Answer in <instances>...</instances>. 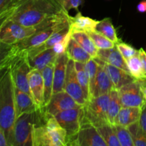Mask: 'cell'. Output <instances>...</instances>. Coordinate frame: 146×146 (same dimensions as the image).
Returning <instances> with one entry per match:
<instances>
[{"label": "cell", "instance_id": "cell-1", "mask_svg": "<svg viewBox=\"0 0 146 146\" xmlns=\"http://www.w3.org/2000/svg\"><path fill=\"white\" fill-rule=\"evenodd\" d=\"M9 62L0 68V127L4 131L8 146H13V128L17 113L15 86Z\"/></svg>", "mask_w": 146, "mask_h": 146}, {"label": "cell", "instance_id": "cell-2", "mask_svg": "<svg viewBox=\"0 0 146 146\" xmlns=\"http://www.w3.org/2000/svg\"><path fill=\"white\" fill-rule=\"evenodd\" d=\"M56 0H18L10 19L35 27L63 11Z\"/></svg>", "mask_w": 146, "mask_h": 146}, {"label": "cell", "instance_id": "cell-3", "mask_svg": "<svg viewBox=\"0 0 146 146\" xmlns=\"http://www.w3.org/2000/svg\"><path fill=\"white\" fill-rule=\"evenodd\" d=\"M41 108L17 117L13 128V146H32V130Z\"/></svg>", "mask_w": 146, "mask_h": 146}, {"label": "cell", "instance_id": "cell-4", "mask_svg": "<svg viewBox=\"0 0 146 146\" xmlns=\"http://www.w3.org/2000/svg\"><path fill=\"white\" fill-rule=\"evenodd\" d=\"M10 68L14 86L17 88L31 95L28 76L31 70L27 50L18 49L10 60Z\"/></svg>", "mask_w": 146, "mask_h": 146}, {"label": "cell", "instance_id": "cell-5", "mask_svg": "<svg viewBox=\"0 0 146 146\" xmlns=\"http://www.w3.org/2000/svg\"><path fill=\"white\" fill-rule=\"evenodd\" d=\"M109 94L92 97L84 106V122L96 127L110 123L108 118Z\"/></svg>", "mask_w": 146, "mask_h": 146}, {"label": "cell", "instance_id": "cell-6", "mask_svg": "<svg viewBox=\"0 0 146 146\" xmlns=\"http://www.w3.org/2000/svg\"><path fill=\"white\" fill-rule=\"evenodd\" d=\"M66 145L107 146L94 125L84 122L76 135L66 140Z\"/></svg>", "mask_w": 146, "mask_h": 146}, {"label": "cell", "instance_id": "cell-7", "mask_svg": "<svg viewBox=\"0 0 146 146\" xmlns=\"http://www.w3.org/2000/svg\"><path fill=\"white\" fill-rule=\"evenodd\" d=\"M54 117L66 131L67 140L76 135L84 123V106L60 112L54 115Z\"/></svg>", "mask_w": 146, "mask_h": 146}, {"label": "cell", "instance_id": "cell-8", "mask_svg": "<svg viewBox=\"0 0 146 146\" xmlns=\"http://www.w3.org/2000/svg\"><path fill=\"white\" fill-rule=\"evenodd\" d=\"M142 79H136L118 90L122 107L142 108L146 101L142 91Z\"/></svg>", "mask_w": 146, "mask_h": 146}, {"label": "cell", "instance_id": "cell-9", "mask_svg": "<svg viewBox=\"0 0 146 146\" xmlns=\"http://www.w3.org/2000/svg\"><path fill=\"white\" fill-rule=\"evenodd\" d=\"M36 31V27H26L9 19L0 31V41L7 44H16L32 35Z\"/></svg>", "mask_w": 146, "mask_h": 146}, {"label": "cell", "instance_id": "cell-10", "mask_svg": "<svg viewBox=\"0 0 146 146\" xmlns=\"http://www.w3.org/2000/svg\"><path fill=\"white\" fill-rule=\"evenodd\" d=\"M64 90L68 93L79 105L84 106L86 104L87 100L77 78L75 62L71 59L68 60L67 64Z\"/></svg>", "mask_w": 146, "mask_h": 146}, {"label": "cell", "instance_id": "cell-11", "mask_svg": "<svg viewBox=\"0 0 146 146\" xmlns=\"http://www.w3.org/2000/svg\"><path fill=\"white\" fill-rule=\"evenodd\" d=\"M82 106L79 105L68 93L64 90L53 94L51 100L43 109L46 113L55 115L57 113L71 108H78Z\"/></svg>", "mask_w": 146, "mask_h": 146}, {"label": "cell", "instance_id": "cell-12", "mask_svg": "<svg viewBox=\"0 0 146 146\" xmlns=\"http://www.w3.org/2000/svg\"><path fill=\"white\" fill-rule=\"evenodd\" d=\"M94 59L105 68L106 73L111 79L114 89H120L123 86L136 80L134 77L132 76L131 74L126 72L121 68L104 62L98 58H95Z\"/></svg>", "mask_w": 146, "mask_h": 146}, {"label": "cell", "instance_id": "cell-13", "mask_svg": "<svg viewBox=\"0 0 146 146\" xmlns=\"http://www.w3.org/2000/svg\"><path fill=\"white\" fill-rule=\"evenodd\" d=\"M68 60L69 58L66 52L57 56L54 63L53 94L64 90Z\"/></svg>", "mask_w": 146, "mask_h": 146}, {"label": "cell", "instance_id": "cell-14", "mask_svg": "<svg viewBox=\"0 0 146 146\" xmlns=\"http://www.w3.org/2000/svg\"><path fill=\"white\" fill-rule=\"evenodd\" d=\"M29 86L31 97L39 108H42L44 101V81L41 71L31 69L28 76Z\"/></svg>", "mask_w": 146, "mask_h": 146}, {"label": "cell", "instance_id": "cell-15", "mask_svg": "<svg viewBox=\"0 0 146 146\" xmlns=\"http://www.w3.org/2000/svg\"><path fill=\"white\" fill-rule=\"evenodd\" d=\"M98 73H97L96 78L95 84H94V88H93V91L91 92L90 98H92V97L109 94L110 91L113 89V84L108 74L106 73L105 68L101 64H99V63H98Z\"/></svg>", "mask_w": 146, "mask_h": 146}, {"label": "cell", "instance_id": "cell-16", "mask_svg": "<svg viewBox=\"0 0 146 146\" xmlns=\"http://www.w3.org/2000/svg\"><path fill=\"white\" fill-rule=\"evenodd\" d=\"M96 58L104 62L121 68L130 74L125 59L115 46L109 49H99Z\"/></svg>", "mask_w": 146, "mask_h": 146}, {"label": "cell", "instance_id": "cell-17", "mask_svg": "<svg viewBox=\"0 0 146 146\" xmlns=\"http://www.w3.org/2000/svg\"><path fill=\"white\" fill-rule=\"evenodd\" d=\"M15 103L17 117L24 113L34 112L38 110L39 107L35 104L30 94L24 92L15 87Z\"/></svg>", "mask_w": 146, "mask_h": 146}, {"label": "cell", "instance_id": "cell-18", "mask_svg": "<svg viewBox=\"0 0 146 146\" xmlns=\"http://www.w3.org/2000/svg\"><path fill=\"white\" fill-rule=\"evenodd\" d=\"M98 20H95L88 17H84L78 11L74 17H70V31H95Z\"/></svg>", "mask_w": 146, "mask_h": 146}, {"label": "cell", "instance_id": "cell-19", "mask_svg": "<svg viewBox=\"0 0 146 146\" xmlns=\"http://www.w3.org/2000/svg\"><path fill=\"white\" fill-rule=\"evenodd\" d=\"M139 107H121L115 121V125L128 127V125L139 121L141 114Z\"/></svg>", "mask_w": 146, "mask_h": 146}, {"label": "cell", "instance_id": "cell-20", "mask_svg": "<svg viewBox=\"0 0 146 146\" xmlns=\"http://www.w3.org/2000/svg\"><path fill=\"white\" fill-rule=\"evenodd\" d=\"M57 54L53 48L44 50L32 57H28L31 69H38L41 71L47 65L55 62Z\"/></svg>", "mask_w": 146, "mask_h": 146}, {"label": "cell", "instance_id": "cell-21", "mask_svg": "<svg viewBox=\"0 0 146 146\" xmlns=\"http://www.w3.org/2000/svg\"><path fill=\"white\" fill-rule=\"evenodd\" d=\"M54 63L48 64L44 69L41 70L44 81V101L42 108L48 104L53 95Z\"/></svg>", "mask_w": 146, "mask_h": 146}, {"label": "cell", "instance_id": "cell-22", "mask_svg": "<svg viewBox=\"0 0 146 146\" xmlns=\"http://www.w3.org/2000/svg\"><path fill=\"white\" fill-rule=\"evenodd\" d=\"M71 37L91 56V58H96L98 56V49L86 32L74 31L71 32Z\"/></svg>", "mask_w": 146, "mask_h": 146}, {"label": "cell", "instance_id": "cell-23", "mask_svg": "<svg viewBox=\"0 0 146 146\" xmlns=\"http://www.w3.org/2000/svg\"><path fill=\"white\" fill-rule=\"evenodd\" d=\"M66 53L69 59L73 60L76 62L86 64L87 61L92 58L81 46L77 44L76 41L72 37L70 39Z\"/></svg>", "mask_w": 146, "mask_h": 146}, {"label": "cell", "instance_id": "cell-24", "mask_svg": "<svg viewBox=\"0 0 146 146\" xmlns=\"http://www.w3.org/2000/svg\"><path fill=\"white\" fill-rule=\"evenodd\" d=\"M95 31L103 34L104 36H106L115 44L121 41L117 36L116 30H115L113 24H112L111 18L107 17V18L98 21Z\"/></svg>", "mask_w": 146, "mask_h": 146}, {"label": "cell", "instance_id": "cell-25", "mask_svg": "<svg viewBox=\"0 0 146 146\" xmlns=\"http://www.w3.org/2000/svg\"><path fill=\"white\" fill-rule=\"evenodd\" d=\"M96 129L107 146H121L115 132V125L106 123L96 127Z\"/></svg>", "mask_w": 146, "mask_h": 146}, {"label": "cell", "instance_id": "cell-26", "mask_svg": "<svg viewBox=\"0 0 146 146\" xmlns=\"http://www.w3.org/2000/svg\"><path fill=\"white\" fill-rule=\"evenodd\" d=\"M110 99L108 109V121L112 125H115V118L121 110V106L120 102L118 91L116 89H112L109 93Z\"/></svg>", "mask_w": 146, "mask_h": 146}, {"label": "cell", "instance_id": "cell-27", "mask_svg": "<svg viewBox=\"0 0 146 146\" xmlns=\"http://www.w3.org/2000/svg\"><path fill=\"white\" fill-rule=\"evenodd\" d=\"M75 62V68L76 71L77 78L78 80L80 85L82 88L83 91L84 93L86 98L87 101L90 98V91H89V83H88V78L87 76L86 72L85 69V64L80 62Z\"/></svg>", "mask_w": 146, "mask_h": 146}, {"label": "cell", "instance_id": "cell-28", "mask_svg": "<svg viewBox=\"0 0 146 146\" xmlns=\"http://www.w3.org/2000/svg\"><path fill=\"white\" fill-rule=\"evenodd\" d=\"M127 128L131 134L134 146H146V135L139 121L128 125Z\"/></svg>", "mask_w": 146, "mask_h": 146}, {"label": "cell", "instance_id": "cell-29", "mask_svg": "<svg viewBox=\"0 0 146 146\" xmlns=\"http://www.w3.org/2000/svg\"><path fill=\"white\" fill-rule=\"evenodd\" d=\"M125 61H126L130 74L132 75L133 77H134L135 79L144 78L142 63H141L138 54L131 58H127L125 59Z\"/></svg>", "mask_w": 146, "mask_h": 146}, {"label": "cell", "instance_id": "cell-30", "mask_svg": "<svg viewBox=\"0 0 146 146\" xmlns=\"http://www.w3.org/2000/svg\"><path fill=\"white\" fill-rule=\"evenodd\" d=\"M90 38L94 41V44L99 49H109L115 46V43L113 42L108 38L104 36L103 34H100L96 31H91L86 32Z\"/></svg>", "mask_w": 146, "mask_h": 146}, {"label": "cell", "instance_id": "cell-31", "mask_svg": "<svg viewBox=\"0 0 146 146\" xmlns=\"http://www.w3.org/2000/svg\"><path fill=\"white\" fill-rule=\"evenodd\" d=\"M19 48L15 44H7L0 42V68L11 60Z\"/></svg>", "mask_w": 146, "mask_h": 146}, {"label": "cell", "instance_id": "cell-32", "mask_svg": "<svg viewBox=\"0 0 146 146\" xmlns=\"http://www.w3.org/2000/svg\"><path fill=\"white\" fill-rule=\"evenodd\" d=\"M85 69L88 78L90 96H91V92H92L93 88H94V84H95L96 78L97 73H98V64L94 58H91L89 61H88L85 64Z\"/></svg>", "mask_w": 146, "mask_h": 146}, {"label": "cell", "instance_id": "cell-33", "mask_svg": "<svg viewBox=\"0 0 146 146\" xmlns=\"http://www.w3.org/2000/svg\"><path fill=\"white\" fill-rule=\"evenodd\" d=\"M115 125V132L121 146H134L133 138L128 128L120 125Z\"/></svg>", "mask_w": 146, "mask_h": 146}, {"label": "cell", "instance_id": "cell-34", "mask_svg": "<svg viewBox=\"0 0 146 146\" xmlns=\"http://www.w3.org/2000/svg\"><path fill=\"white\" fill-rule=\"evenodd\" d=\"M115 47L125 59L131 58L138 54V50H136L132 46L129 45L126 43L121 42V41L115 44Z\"/></svg>", "mask_w": 146, "mask_h": 146}, {"label": "cell", "instance_id": "cell-35", "mask_svg": "<svg viewBox=\"0 0 146 146\" xmlns=\"http://www.w3.org/2000/svg\"><path fill=\"white\" fill-rule=\"evenodd\" d=\"M84 1V0H56L58 5L67 12L72 9L78 10V7L82 5Z\"/></svg>", "mask_w": 146, "mask_h": 146}, {"label": "cell", "instance_id": "cell-36", "mask_svg": "<svg viewBox=\"0 0 146 146\" xmlns=\"http://www.w3.org/2000/svg\"><path fill=\"white\" fill-rule=\"evenodd\" d=\"M71 38V31H70L67 34V35L66 36L65 38L63 40H61V41H59L58 43H57L56 44L53 46V49L55 51L56 54L57 55H59V54H64L66 51L67 46L68 45V43H69L70 39Z\"/></svg>", "mask_w": 146, "mask_h": 146}, {"label": "cell", "instance_id": "cell-37", "mask_svg": "<svg viewBox=\"0 0 146 146\" xmlns=\"http://www.w3.org/2000/svg\"><path fill=\"white\" fill-rule=\"evenodd\" d=\"M15 7L16 5L13 6V7H11L10 8L4 10V11L0 13V31H1V28L4 25V24L11 18V15L13 14L14 9H15Z\"/></svg>", "mask_w": 146, "mask_h": 146}, {"label": "cell", "instance_id": "cell-38", "mask_svg": "<svg viewBox=\"0 0 146 146\" xmlns=\"http://www.w3.org/2000/svg\"><path fill=\"white\" fill-rule=\"evenodd\" d=\"M18 0H0V13L11 7L17 5Z\"/></svg>", "mask_w": 146, "mask_h": 146}, {"label": "cell", "instance_id": "cell-39", "mask_svg": "<svg viewBox=\"0 0 146 146\" xmlns=\"http://www.w3.org/2000/svg\"><path fill=\"white\" fill-rule=\"evenodd\" d=\"M138 55H139L141 63H142L143 77L144 78H146V51L143 48H140L138 50Z\"/></svg>", "mask_w": 146, "mask_h": 146}, {"label": "cell", "instance_id": "cell-40", "mask_svg": "<svg viewBox=\"0 0 146 146\" xmlns=\"http://www.w3.org/2000/svg\"><path fill=\"white\" fill-rule=\"evenodd\" d=\"M139 122L141 125V128H143L144 133L146 135V102L141 108V114Z\"/></svg>", "mask_w": 146, "mask_h": 146}, {"label": "cell", "instance_id": "cell-41", "mask_svg": "<svg viewBox=\"0 0 146 146\" xmlns=\"http://www.w3.org/2000/svg\"><path fill=\"white\" fill-rule=\"evenodd\" d=\"M0 146H8L5 135L1 127H0Z\"/></svg>", "mask_w": 146, "mask_h": 146}, {"label": "cell", "instance_id": "cell-42", "mask_svg": "<svg viewBox=\"0 0 146 146\" xmlns=\"http://www.w3.org/2000/svg\"><path fill=\"white\" fill-rule=\"evenodd\" d=\"M137 9L141 13L146 12V0H143L138 4Z\"/></svg>", "mask_w": 146, "mask_h": 146}]
</instances>
